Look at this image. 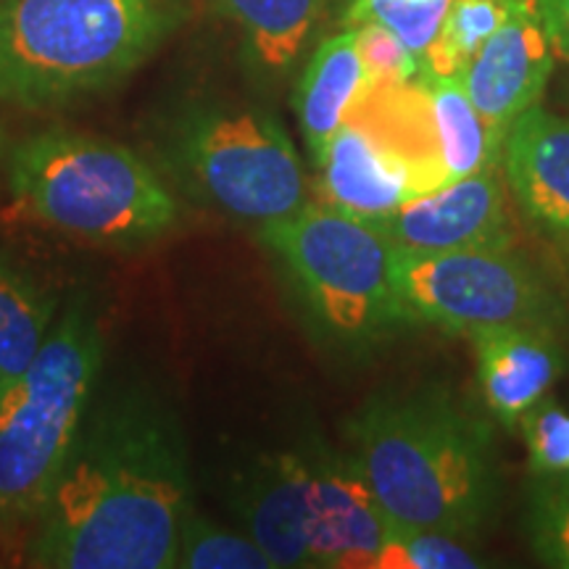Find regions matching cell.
<instances>
[{"mask_svg":"<svg viewBox=\"0 0 569 569\" xmlns=\"http://www.w3.org/2000/svg\"><path fill=\"white\" fill-rule=\"evenodd\" d=\"M306 536L311 567L375 569L390 522L351 459L309 448Z\"/></svg>","mask_w":569,"mask_h":569,"instance_id":"obj_11","label":"cell"},{"mask_svg":"<svg viewBox=\"0 0 569 569\" xmlns=\"http://www.w3.org/2000/svg\"><path fill=\"white\" fill-rule=\"evenodd\" d=\"M482 561L459 536L436 530H407L390 525L375 569H478Z\"/></svg>","mask_w":569,"mask_h":569,"instance_id":"obj_24","label":"cell"},{"mask_svg":"<svg viewBox=\"0 0 569 569\" xmlns=\"http://www.w3.org/2000/svg\"><path fill=\"white\" fill-rule=\"evenodd\" d=\"M306 451H284L256 459L234 488V511L274 569L311 567L306 536Z\"/></svg>","mask_w":569,"mask_h":569,"instance_id":"obj_14","label":"cell"},{"mask_svg":"<svg viewBox=\"0 0 569 569\" xmlns=\"http://www.w3.org/2000/svg\"><path fill=\"white\" fill-rule=\"evenodd\" d=\"M393 290L403 319L457 336L509 325H551L557 303L515 248L393 251Z\"/></svg>","mask_w":569,"mask_h":569,"instance_id":"obj_9","label":"cell"},{"mask_svg":"<svg viewBox=\"0 0 569 569\" xmlns=\"http://www.w3.org/2000/svg\"><path fill=\"white\" fill-rule=\"evenodd\" d=\"M348 440V459L390 525L465 538L496 507L490 427L451 398H375L351 419Z\"/></svg>","mask_w":569,"mask_h":569,"instance_id":"obj_2","label":"cell"},{"mask_svg":"<svg viewBox=\"0 0 569 569\" xmlns=\"http://www.w3.org/2000/svg\"><path fill=\"white\" fill-rule=\"evenodd\" d=\"M448 6H451V0H430V3H407V0H348L343 24L346 30L367 24V21L388 27L396 38H401V42L411 53L425 59L427 48H430L440 24H443Z\"/></svg>","mask_w":569,"mask_h":569,"instance_id":"obj_23","label":"cell"},{"mask_svg":"<svg viewBox=\"0 0 569 569\" xmlns=\"http://www.w3.org/2000/svg\"><path fill=\"white\" fill-rule=\"evenodd\" d=\"M103 338L84 298H71L46 343L0 396V530L38 522L92 407Z\"/></svg>","mask_w":569,"mask_h":569,"instance_id":"obj_5","label":"cell"},{"mask_svg":"<svg viewBox=\"0 0 569 569\" xmlns=\"http://www.w3.org/2000/svg\"><path fill=\"white\" fill-rule=\"evenodd\" d=\"M353 32L361 67H365V84H401L417 80L422 59L411 53L388 27L367 21V24L353 27Z\"/></svg>","mask_w":569,"mask_h":569,"instance_id":"obj_25","label":"cell"},{"mask_svg":"<svg viewBox=\"0 0 569 569\" xmlns=\"http://www.w3.org/2000/svg\"><path fill=\"white\" fill-rule=\"evenodd\" d=\"M167 159L196 198L259 230L309 203L293 140L256 106H193L169 132Z\"/></svg>","mask_w":569,"mask_h":569,"instance_id":"obj_6","label":"cell"},{"mask_svg":"<svg viewBox=\"0 0 569 569\" xmlns=\"http://www.w3.org/2000/svg\"><path fill=\"white\" fill-rule=\"evenodd\" d=\"M553 59L557 51L536 0H511L509 17L469 59L459 80L482 122L503 140L515 119L538 106Z\"/></svg>","mask_w":569,"mask_h":569,"instance_id":"obj_10","label":"cell"},{"mask_svg":"<svg viewBox=\"0 0 569 569\" xmlns=\"http://www.w3.org/2000/svg\"><path fill=\"white\" fill-rule=\"evenodd\" d=\"M0 396H3V386H0Z\"/></svg>","mask_w":569,"mask_h":569,"instance_id":"obj_30","label":"cell"},{"mask_svg":"<svg viewBox=\"0 0 569 569\" xmlns=\"http://www.w3.org/2000/svg\"><path fill=\"white\" fill-rule=\"evenodd\" d=\"M0 148H3V127H0Z\"/></svg>","mask_w":569,"mask_h":569,"instance_id":"obj_29","label":"cell"},{"mask_svg":"<svg viewBox=\"0 0 569 569\" xmlns=\"http://www.w3.org/2000/svg\"><path fill=\"white\" fill-rule=\"evenodd\" d=\"M407 3H430V0H407Z\"/></svg>","mask_w":569,"mask_h":569,"instance_id":"obj_28","label":"cell"},{"mask_svg":"<svg viewBox=\"0 0 569 569\" xmlns=\"http://www.w3.org/2000/svg\"><path fill=\"white\" fill-rule=\"evenodd\" d=\"M319 172L327 203L369 219L451 182L422 80L365 84Z\"/></svg>","mask_w":569,"mask_h":569,"instance_id":"obj_7","label":"cell"},{"mask_svg":"<svg viewBox=\"0 0 569 569\" xmlns=\"http://www.w3.org/2000/svg\"><path fill=\"white\" fill-rule=\"evenodd\" d=\"M259 234L332 336L369 340L403 319L390 277L396 246L377 219L309 201Z\"/></svg>","mask_w":569,"mask_h":569,"instance_id":"obj_8","label":"cell"},{"mask_svg":"<svg viewBox=\"0 0 569 569\" xmlns=\"http://www.w3.org/2000/svg\"><path fill=\"white\" fill-rule=\"evenodd\" d=\"M417 77L427 88L432 113H436L448 180L453 182L478 174L482 169H493L503 153V140L482 122L459 77L432 74L430 69H425V63Z\"/></svg>","mask_w":569,"mask_h":569,"instance_id":"obj_19","label":"cell"},{"mask_svg":"<svg viewBox=\"0 0 569 569\" xmlns=\"http://www.w3.org/2000/svg\"><path fill=\"white\" fill-rule=\"evenodd\" d=\"M59 317V298L32 272L0 253V386L32 365Z\"/></svg>","mask_w":569,"mask_h":569,"instance_id":"obj_18","label":"cell"},{"mask_svg":"<svg viewBox=\"0 0 569 569\" xmlns=\"http://www.w3.org/2000/svg\"><path fill=\"white\" fill-rule=\"evenodd\" d=\"M549 327L509 325L469 336L486 407L503 427H519L565 372V353Z\"/></svg>","mask_w":569,"mask_h":569,"instance_id":"obj_13","label":"cell"},{"mask_svg":"<svg viewBox=\"0 0 569 569\" xmlns=\"http://www.w3.org/2000/svg\"><path fill=\"white\" fill-rule=\"evenodd\" d=\"M184 17V0H0V101L51 111L101 96Z\"/></svg>","mask_w":569,"mask_h":569,"instance_id":"obj_3","label":"cell"},{"mask_svg":"<svg viewBox=\"0 0 569 569\" xmlns=\"http://www.w3.org/2000/svg\"><path fill=\"white\" fill-rule=\"evenodd\" d=\"M540 19L559 59L569 61V0H536Z\"/></svg>","mask_w":569,"mask_h":569,"instance_id":"obj_27","label":"cell"},{"mask_svg":"<svg viewBox=\"0 0 569 569\" xmlns=\"http://www.w3.org/2000/svg\"><path fill=\"white\" fill-rule=\"evenodd\" d=\"M536 475L569 472V411L553 401H540L519 422Z\"/></svg>","mask_w":569,"mask_h":569,"instance_id":"obj_26","label":"cell"},{"mask_svg":"<svg viewBox=\"0 0 569 569\" xmlns=\"http://www.w3.org/2000/svg\"><path fill=\"white\" fill-rule=\"evenodd\" d=\"M174 567L182 569H274L248 532L227 530L196 511L184 517Z\"/></svg>","mask_w":569,"mask_h":569,"instance_id":"obj_21","label":"cell"},{"mask_svg":"<svg viewBox=\"0 0 569 569\" xmlns=\"http://www.w3.org/2000/svg\"><path fill=\"white\" fill-rule=\"evenodd\" d=\"M193 511L172 411L146 393L92 403L27 540L40 569H169Z\"/></svg>","mask_w":569,"mask_h":569,"instance_id":"obj_1","label":"cell"},{"mask_svg":"<svg viewBox=\"0 0 569 569\" xmlns=\"http://www.w3.org/2000/svg\"><path fill=\"white\" fill-rule=\"evenodd\" d=\"M240 34L248 69L261 82H282L315 38L327 0H211Z\"/></svg>","mask_w":569,"mask_h":569,"instance_id":"obj_16","label":"cell"},{"mask_svg":"<svg viewBox=\"0 0 569 569\" xmlns=\"http://www.w3.org/2000/svg\"><path fill=\"white\" fill-rule=\"evenodd\" d=\"M525 528L543 565L569 569V472L536 475Z\"/></svg>","mask_w":569,"mask_h":569,"instance_id":"obj_22","label":"cell"},{"mask_svg":"<svg viewBox=\"0 0 569 569\" xmlns=\"http://www.w3.org/2000/svg\"><path fill=\"white\" fill-rule=\"evenodd\" d=\"M9 193L24 219L111 251L153 243L180 217L172 190L140 153L67 127L13 148Z\"/></svg>","mask_w":569,"mask_h":569,"instance_id":"obj_4","label":"cell"},{"mask_svg":"<svg viewBox=\"0 0 569 569\" xmlns=\"http://www.w3.org/2000/svg\"><path fill=\"white\" fill-rule=\"evenodd\" d=\"M511 0H451L443 24L425 53V69L432 74L459 77L482 42L509 17Z\"/></svg>","mask_w":569,"mask_h":569,"instance_id":"obj_20","label":"cell"},{"mask_svg":"<svg viewBox=\"0 0 569 569\" xmlns=\"http://www.w3.org/2000/svg\"><path fill=\"white\" fill-rule=\"evenodd\" d=\"M511 193L540 230L569 238V119L532 106L503 138Z\"/></svg>","mask_w":569,"mask_h":569,"instance_id":"obj_15","label":"cell"},{"mask_svg":"<svg viewBox=\"0 0 569 569\" xmlns=\"http://www.w3.org/2000/svg\"><path fill=\"white\" fill-rule=\"evenodd\" d=\"M361 88H365V67L356 48V32L346 30L319 42L296 92L298 124H301L306 151L317 167L322 163L332 134L343 124Z\"/></svg>","mask_w":569,"mask_h":569,"instance_id":"obj_17","label":"cell"},{"mask_svg":"<svg viewBox=\"0 0 569 569\" xmlns=\"http://www.w3.org/2000/svg\"><path fill=\"white\" fill-rule=\"evenodd\" d=\"M377 222L390 234L393 246L409 251L511 248L515 243L507 196L493 169H482L432 193L411 198Z\"/></svg>","mask_w":569,"mask_h":569,"instance_id":"obj_12","label":"cell"}]
</instances>
